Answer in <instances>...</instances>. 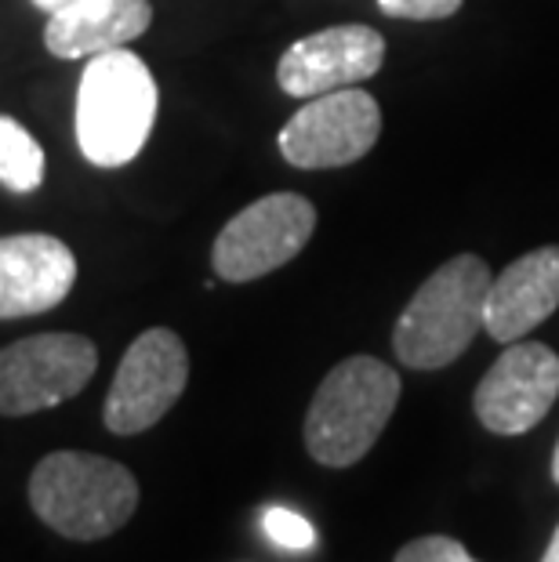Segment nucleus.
I'll return each mask as SVG.
<instances>
[{
    "label": "nucleus",
    "instance_id": "1",
    "mask_svg": "<svg viewBox=\"0 0 559 562\" xmlns=\"http://www.w3.org/2000/svg\"><path fill=\"white\" fill-rule=\"evenodd\" d=\"M30 508L69 541H102L138 508V480L121 461L88 450H55L30 475Z\"/></svg>",
    "mask_w": 559,
    "mask_h": 562
},
{
    "label": "nucleus",
    "instance_id": "2",
    "mask_svg": "<svg viewBox=\"0 0 559 562\" xmlns=\"http://www.w3.org/2000/svg\"><path fill=\"white\" fill-rule=\"evenodd\" d=\"M400 403V374L374 356H349L320 381L305 414V450L324 469L364 461Z\"/></svg>",
    "mask_w": 559,
    "mask_h": 562
},
{
    "label": "nucleus",
    "instance_id": "3",
    "mask_svg": "<svg viewBox=\"0 0 559 562\" xmlns=\"http://www.w3.org/2000/svg\"><path fill=\"white\" fill-rule=\"evenodd\" d=\"M494 283L480 255H458L425 280L392 330V352L411 370H444L483 330L487 291Z\"/></svg>",
    "mask_w": 559,
    "mask_h": 562
},
{
    "label": "nucleus",
    "instance_id": "4",
    "mask_svg": "<svg viewBox=\"0 0 559 562\" xmlns=\"http://www.w3.org/2000/svg\"><path fill=\"white\" fill-rule=\"evenodd\" d=\"M157 80L127 47L88 58L77 88V146L94 167H124L157 124Z\"/></svg>",
    "mask_w": 559,
    "mask_h": 562
},
{
    "label": "nucleus",
    "instance_id": "5",
    "mask_svg": "<svg viewBox=\"0 0 559 562\" xmlns=\"http://www.w3.org/2000/svg\"><path fill=\"white\" fill-rule=\"evenodd\" d=\"M316 207L299 193H269L222 225L211 266L225 283H251L299 258L313 240Z\"/></svg>",
    "mask_w": 559,
    "mask_h": 562
},
{
    "label": "nucleus",
    "instance_id": "6",
    "mask_svg": "<svg viewBox=\"0 0 559 562\" xmlns=\"http://www.w3.org/2000/svg\"><path fill=\"white\" fill-rule=\"evenodd\" d=\"M94 370L99 349L85 334H33L0 349V414L26 417L80 396Z\"/></svg>",
    "mask_w": 559,
    "mask_h": 562
},
{
    "label": "nucleus",
    "instance_id": "7",
    "mask_svg": "<svg viewBox=\"0 0 559 562\" xmlns=\"http://www.w3.org/2000/svg\"><path fill=\"white\" fill-rule=\"evenodd\" d=\"M189 385L186 341L168 327L138 334L124 352L105 392L102 422L113 436H138L160 422L182 400Z\"/></svg>",
    "mask_w": 559,
    "mask_h": 562
},
{
    "label": "nucleus",
    "instance_id": "8",
    "mask_svg": "<svg viewBox=\"0 0 559 562\" xmlns=\"http://www.w3.org/2000/svg\"><path fill=\"white\" fill-rule=\"evenodd\" d=\"M382 135V110L364 88L309 99L280 131V157L299 171H327L364 160Z\"/></svg>",
    "mask_w": 559,
    "mask_h": 562
},
{
    "label": "nucleus",
    "instance_id": "9",
    "mask_svg": "<svg viewBox=\"0 0 559 562\" xmlns=\"http://www.w3.org/2000/svg\"><path fill=\"white\" fill-rule=\"evenodd\" d=\"M559 396V356L541 341H513L472 396L480 425L494 436H523L545 422Z\"/></svg>",
    "mask_w": 559,
    "mask_h": 562
},
{
    "label": "nucleus",
    "instance_id": "10",
    "mask_svg": "<svg viewBox=\"0 0 559 562\" xmlns=\"http://www.w3.org/2000/svg\"><path fill=\"white\" fill-rule=\"evenodd\" d=\"M385 63V37L374 26L345 22L294 41L280 55L277 83L291 99H316V94L349 88L374 77Z\"/></svg>",
    "mask_w": 559,
    "mask_h": 562
},
{
    "label": "nucleus",
    "instance_id": "11",
    "mask_svg": "<svg viewBox=\"0 0 559 562\" xmlns=\"http://www.w3.org/2000/svg\"><path fill=\"white\" fill-rule=\"evenodd\" d=\"M77 283V258L58 236H0V319L41 316L63 305Z\"/></svg>",
    "mask_w": 559,
    "mask_h": 562
},
{
    "label": "nucleus",
    "instance_id": "12",
    "mask_svg": "<svg viewBox=\"0 0 559 562\" xmlns=\"http://www.w3.org/2000/svg\"><path fill=\"white\" fill-rule=\"evenodd\" d=\"M559 308V247H534L494 277L487 291L483 330L497 345L527 338Z\"/></svg>",
    "mask_w": 559,
    "mask_h": 562
},
{
    "label": "nucleus",
    "instance_id": "13",
    "mask_svg": "<svg viewBox=\"0 0 559 562\" xmlns=\"http://www.w3.org/2000/svg\"><path fill=\"white\" fill-rule=\"evenodd\" d=\"M149 0H74L44 26V47L55 58H94L127 47L149 30Z\"/></svg>",
    "mask_w": 559,
    "mask_h": 562
},
{
    "label": "nucleus",
    "instance_id": "14",
    "mask_svg": "<svg viewBox=\"0 0 559 562\" xmlns=\"http://www.w3.org/2000/svg\"><path fill=\"white\" fill-rule=\"evenodd\" d=\"M47 160L41 142L11 116L0 113V186L15 196L37 193L44 182Z\"/></svg>",
    "mask_w": 559,
    "mask_h": 562
},
{
    "label": "nucleus",
    "instance_id": "15",
    "mask_svg": "<svg viewBox=\"0 0 559 562\" xmlns=\"http://www.w3.org/2000/svg\"><path fill=\"white\" fill-rule=\"evenodd\" d=\"M261 522H266L269 541L288 548V552H305V548L316 544V530L309 526V519H302L299 512H291V508H269Z\"/></svg>",
    "mask_w": 559,
    "mask_h": 562
},
{
    "label": "nucleus",
    "instance_id": "16",
    "mask_svg": "<svg viewBox=\"0 0 559 562\" xmlns=\"http://www.w3.org/2000/svg\"><path fill=\"white\" fill-rule=\"evenodd\" d=\"M392 562H480L469 555V548L455 541V537L429 533V537H414L396 552Z\"/></svg>",
    "mask_w": 559,
    "mask_h": 562
},
{
    "label": "nucleus",
    "instance_id": "17",
    "mask_svg": "<svg viewBox=\"0 0 559 562\" xmlns=\"http://www.w3.org/2000/svg\"><path fill=\"white\" fill-rule=\"evenodd\" d=\"M466 0H378V8L389 19H407V22H439L458 15Z\"/></svg>",
    "mask_w": 559,
    "mask_h": 562
},
{
    "label": "nucleus",
    "instance_id": "18",
    "mask_svg": "<svg viewBox=\"0 0 559 562\" xmlns=\"http://www.w3.org/2000/svg\"><path fill=\"white\" fill-rule=\"evenodd\" d=\"M74 0H33V8H41V11H47V15H55V11H63V8H69Z\"/></svg>",
    "mask_w": 559,
    "mask_h": 562
},
{
    "label": "nucleus",
    "instance_id": "19",
    "mask_svg": "<svg viewBox=\"0 0 559 562\" xmlns=\"http://www.w3.org/2000/svg\"><path fill=\"white\" fill-rule=\"evenodd\" d=\"M541 562H559V526H556V533H552V541H549V548H545V555H541Z\"/></svg>",
    "mask_w": 559,
    "mask_h": 562
},
{
    "label": "nucleus",
    "instance_id": "20",
    "mask_svg": "<svg viewBox=\"0 0 559 562\" xmlns=\"http://www.w3.org/2000/svg\"><path fill=\"white\" fill-rule=\"evenodd\" d=\"M552 480L559 486V442H556V450H552Z\"/></svg>",
    "mask_w": 559,
    "mask_h": 562
}]
</instances>
